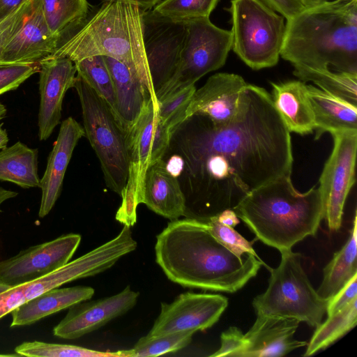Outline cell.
<instances>
[{"instance_id": "ab89813d", "label": "cell", "mask_w": 357, "mask_h": 357, "mask_svg": "<svg viewBox=\"0 0 357 357\" xmlns=\"http://www.w3.org/2000/svg\"><path fill=\"white\" fill-rule=\"evenodd\" d=\"M220 342V349L210 356L243 357L246 341L244 334L238 328L231 326L224 331L221 334Z\"/></svg>"}, {"instance_id": "f546056e", "label": "cell", "mask_w": 357, "mask_h": 357, "mask_svg": "<svg viewBox=\"0 0 357 357\" xmlns=\"http://www.w3.org/2000/svg\"><path fill=\"white\" fill-rule=\"evenodd\" d=\"M293 74L303 82H312L323 91L357 105V74L333 72L294 65Z\"/></svg>"}, {"instance_id": "7bdbcfd3", "label": "cell", "mask_w": 357, "mask_h": 357, "mask_svg": "<svg viewBox=\"0 0 357 357\" xmlns=\"http://www.w3.org/2000/svg\"><path fill=\"white\" fill-rule=\"evenodd\" d=\"M268 8L290 20L308 8L315 6L307 0H260Z\"/></svg>"}, {"instance_id": "d4e9b609", "label": "cell", "mask_w": 357, "mask_h": 357, "mask_svg": "<svg viewBox=\"0 0 357 357\" xmlns=\"http://www.w3.org/2000/svg\"><path fill=\"white\" fill-rule=\"evenodd\" d=\"M271 84L273 104L289 131L303 135L312 132L315 123L305 82L291 80Z\"/></svg>"}, {"instance_id": "e0dca14e", "label": "cell", "mask_w": 357, "mask_h": 357, "mask_svg": "<svg viewBox=\"0 0 357 357\" xmlns=\"http://www.w3.org/2000/svg\"><path fill=\"white\" fill-rule=\"evenodd\" d=\"M39 65L38 138L45 141L60 123L63 100L67 91L73 87L77 70L74 62L67 57L48 56Z\"/></svg>"}, {"instance_id": "8fae6325", "label": "cell", "mask_w": 357, "mask_h": 357, "mask_svg": "<svg viewBox=\"0 0 357 357\" xmlns=\"http://www.w3.org/2000/svg\"><path fill=\"white\" fill-rule=\"evenodd\" d=\"M333 149L319 178L324 204V219L328 229L338 231L342 225L347 195L355 183L357 130L331 133Z\"/></svg>"}, {"instance_id": "836d02e7", "label": "cell", "mask_w": 357, "mask_h": 357, "mask_svg": "<svg viewBox=\"0 0 357 357\" xmlns=\"http://www.w3.org/2000/svg\"><path fill=\"white\" fill-rule=\"evenodd\" d=\"M14 351L20 356L30 357H121L119 351L103 352L76 345L36 340L24 342Z\"/></svg>"}, {"instance_id": "44dd1931", "label": "cell", "mask_w": 357, "mask_h": 357, "mask_svg": "<svg viewBox=\"0 0 357 357\" xmlns=\"http://www.w3.org/2000/svg\"><path fill=\"white\" fill-rule=\"evenodd\" d=\"M84 135L83 127L73 117L70 116L61 122L57 139L47 158L46 169L40 178V218L45 217L51 211L59 197L73 151Z\"/></svg>"}, {"instance_id": "db71d44e", "label": "cell", "mask_w": 357, "mask_h": 357, "mask_svg": "<svg viewBox=\"0 0 357 357\" xmlns=\"http://www.w3.org/2000/svg\"><path fill=\"white\" fill-rule=\"evenodd\" d=\"M307 1L312 3L314 5H317V4H319L320 3H322V2L325 1H328V0H307Z\"/></svg>"}, {"instance_id": "d590c367", "label": "cell", "mask_w": 357, "mask_h": 357, "mask_svg": "<svg viewBox=\"0 0 357 357\" xmlns=\"http://www.w3.org/2000/svg\"><path fill=\"white\" fill-rule=\"evenodd\" d=\"M195 91V84L190 85L158 103V115L172 135L187 120L186 110Z\"/></svg>"}, {"instance_id": "c3c4849f", "label": "cell", "mask_w": 357, "mask_h": 357, "mask_svg": "<svg viewBox=\"0 0 357 357\" xmlns=\"http://www.w3.org/2000/svg\"><path fill=\"white\" fill-rule=\"evenodd\" d=\"M18 193L15 191L5 189L0 187V212H1V206L6 201L15 197Z\"/></svg>"}, {"instance_id": "4fadbf2b", "label": "cell", "mask_w": 357, "mask_h": 357, "mask_svg": "<svg viewBox=\"0 0 357 357\" xmlns=\"http://www.w3.org/2000/svg\"><path fill=\"white\" fill-rule=\"evenodd\" d=\"M80 241L70 233L21 250L0 261V280L13 288L46 275L69 262Z\"/></svg>"}, {"instance_id": "ba28073f", "label": "cell", "mask_w": 357, "mask_h": 357, "mask_svg": "<svg viewBox=\"0 0 357 357\" xmlns=\"http://www.w3.org/2000/svg\"><path fill=\"white\" fill-rule=\"evenodd\" d=\"M73 87L82 107L84 135L100 160L105 183L121 195L128 175L126 133L104 101L78 75Z\"/></svg>"}, {"instance_id": "d6986e66", "label": "cell", "mask_w": 357, "mask_h": 357, "mask_svg": "<svg viewBox=\"0 0 357 357\" xmlns=\"http://www.w3.org/2000/svg\"><path fill=\"white\" fill-rule=\"evenodd\" d=\"M59 43L47 26L39 0H33L22 26L3 50L0 63L39 62L51 55Z\"/></svg>"}, {"instance_id": "cb8c5ba5", "label": "cell", "mask_w": 357, "mask_h": 357, "mask_svg": "<svg viewBox=\"0 0 357 357\" xmlns=\"http://www.w3.org/2000/svg\"><path fill=\"white\" fill-rule=\"evenodd\" d=\"M94 289L88 286L54 288L20 305L10 312V327L33 324L79 302L89 300Z\"/></svg>"}, {"instance_id": "f35d334b", "label": "cell", "mask_w": 357, "mask_h": 357, "mask_svg": "<svg viewBox=\"0 0 357 357\" xmlns=\"http://www.w3.org/2000/svg\"><path fill=\"white\" fill-rule=\"evenodd\" d=\"M33 6V0H27L13 13L0 22V55L11 39L22 26Z\"/></svg>"}, {"instance_id": "681fc988", "label": "cell", "mask_w": 357, "mask_h": 357, "mask_svg": "<svg viewBox=\"0 0 357 357\" xmlns=\"http://www.w3.org/2000/svg\"><path fill=\"white\" fill-rule=\"evenodd\" d=\"M3 123H0V149L6 147L8 142V136L6 130L2 128Z\"/></svg>"}, {"instance_id": "f907efd6", "label": "cell", "mask_w": 357, "mask_h": 357, "mask_svg": "<svg viewBox=\"0 0 357 357\" xmlns=\"http://www.w3.org/2000/svg\"><path fill=\"white\" fill-rule=\"evenodd\" d=\"M6 112L7 110L5 105L0 102V121L5 118Z\"/></svg>"}, {"instance_id": "7dc6e473", "label": "cell", "mask_w": 357, "mask_h": 357, "mask_svg": "<svg viewBox=\"0 0 357 357\" xmlns=\"http://www.w3.org/2000/svg\"><path fill=\"white\" fill-rule=\"evenodd\" d=\"M102 2L117 1L137 6L142 10H151L162 0H100Z\"/></svg>"}, {"instance_id": "74e56055", "label": "cell", "mask_w": 357, "mask_h": 357, "mask_svg": "<svg viewBox=\"0 0 357 357\" xmlns=\"http://www.w3.org/2000/svg\"><path fill=\"white\" fill-rule=\"evenodd\" d=\"M40 70L39 62L31 63H0V95L17 89Z\"/></svg>"}, {"instance_id": "8d00e7d4", "label": "cell", "mask_w": 357, "mask_h": 357, "mask_svg": "<svg viewBox=\"0 0 357 357\" xmlns=\"http://www.w3.org/2000/svg\"><path fill=\"white\" fill-rule=\"evenodd\" d=\"M205 222L210 233L237 256L243 257L247 254H251L261 259L252 247L253 242L248 241L234 227L221 223L215 216Z\"/></svg>"}, {"instance_id": "83f0119b", "label": "cell", "mask_w": 357, "mask_h": 357, "mask_svg": "<svg viewBox=\"0 0 357 357\" xmlns=\"http://www.w3.org/2000/svg\"><path fill=\"white\" fill-rule=\"evenodd\" d=\"M356 220L355 214L346 243L323 270V279L317 292L324 300L328 301L357 274Z\"/></svg>"}, {"instance_id": "d6a6232c", "label": "cell", "mask_w": 357, "mask_h": 357, "mask_svg": "<svg viewBox=\"0 0 357 357\" xmlns=\"http://www.w3.org/2000/svg\"><path fill=\"white\" fill-rule=\"evenodd\" d=\"M195 332L177 331L158 335L141 337L129 350H120L121 357L158 356L174 353L187 347L192 341Z\"/></svg>"}, {"instance_id": "ac0fdd59", "label": "cell", "mask_w": 357, "mask_h": 357, "mask_svg": "<svg viewBox=\"0 0 357 357\" xmlns=\"http://www.w3.org/2000/svg\"><path fill=\"white\" fill-rule=\"evenodd\" d=\"M246 85L236 74L218 73L211 76L195 91L186 110L187 119L201 114L216 126L229 123L238 113L241 93Z\"/></svg>"}, {"instance_id": "9a60e30c", "label": "cell", "mask_w": 357, "mask_h": 357, "mask_svg": "<svg viewBox=\"0 0 357 357\" xmlns=\"http://www.w3.org/2000/svg\"><path fill=\"white\" fill-rule=\"evenodd\" d=\"M227 305V298L220 294H181L172 303H161L160 314L147 335L204 331L218 321Z\"/></svg>"}, {"instance_id": "f5cc1de1", "label": "cell", "mask_w": 357, "mask_h": 357, "mask_svg": "<svg viewBox=\"0 0 357 357\" xmlns=\"http://www.w3.org/2000/svg\"><path fill=\"white\" fill-rule=\"evenodd\" d=\"M12 357V356H20L19 354H0V357Z\"/></svg>"}, {"instance_id": "1f68e13d", "label": "cell", "mask_w": 357, "mask_h": 357, "mask_svg": "<svg viewBox=\"0 0 357 357\" xmlns=\"http://www.w3.org/2000/svg\"><path fill=\"white\" fill-rule=\"evenodd\" d=\"M74 63L77 75L104 101L119 123L114 83L103 56H89Z\"/></svg>"}, {"instance_id": "816d5d0a", "label": "cell", "mask_w": 357, "mask_h": 357, "mask_svg": "<svg viewBox=\"0 0 357 357\" xmlns=\"http://www.w3.org/2000/svg\"><path fill=\"white\" fill-rule=\"evenodd\" d=\"M9 289H10V287L8 285L4 284L0 280V294L6 291Z\"/></svg>"}, {"instance_id": "9c48e42d", "label": "cell", "mask_w": 357, "mask_h": 357, "mask_svg": "<svg viewBox=\"0 0 357 357\" xmlns=\"http://www.w3.org/2000/svg\"><path fill=\"white\" fill-rule=\"evenodd\" d=\"M185 22L187 33L179 62L171 78L155 92L158 103L222 67L231 49V31L218 27L209 17Z\"/></svg>"}, {"instance_id": "4dcf8cb0", "label": "cell", "mask_w": 357, "mask_h": 357, "mask_svg": "<svg viewBox=\"0 0 357 357\" xmlns=\"http://www.w3.org/2000/svg\"><path fill=\"white\" fill-rule=\"evenodd\" d=\"M357 323V298L316 327L303 356L325 349L346 335Z\"/></svg>"}, {"instance_id": "60d3db41", "label": "cell", "mask_w": 357, "mask_h": 357, "mask_svg": "<svg viewBox=\"0 0 357 357\" xmlns=\"http://www.w3.org/2000/svg\"><path fill=\"white\" fill-rule=\"evenodd\" d=\"M172 136V132L161 121L157 112L152 138L151 165L164 158L170 146Z\"/></svg>"}, {"instance_id": "3957f363", "label": "cell", "mask_w": 357, "mask_h": 357, "mask_svg": "<svg viewBox=\"0 0 357 357\" xmlns=\"http://www.w3.org/2000/svg\"><path fill=\"white\" fill-rule=\"evenodd\" d=\"M280 56L292 66L357 74V0H328L287 21Z\"/></svg>"}, {"instance_id": "52a82bcc", "label": "cell", "mask_w": 357, "mask_h": 357, "mask_svg": "<svg viewBox=\"0 0 357 357\" xmlns=\"http://www.w3.org/2000/svg\"><path fill=\"white\" fill-rule=\"evenodd\" d=\"M226 10L231 14L234 52L253 70L275 66L285 36L284 18L260 0H231Z\"/></svg>"}, {"instance_id": "4316f807", "label": "cell", "mask_w": 357, "mask_h": 357, "mask_svg": "<svg viewBox=\"0 0 357 357\" xmlns=\"http://www.w3.org/2000/svg\"><path fill=\"white\" fill-rule=\"evenodd\" d=\"M38 149L21 142L0 151V180L22 188H40L38 174Z\"/></svg>"}, {"instance_id": "b9f144b4", "label": "cell", "mask_w": 357, "mask_h": 357, "mask_svg": "<svg viewBox=\"0 0 357 357\" xmlns=\"http://www.w3.org/2000/svg\"><path fill=\"white\" fill-rule=\"evenodd\" d=\"M356 298H357V274L328 301L326 312L327 316L337 312Z\"/></svg>"}, {"instance_id": "603a6c76", "label": "cell", "mask_w": 357, "mask_h": 357, "mask_svg": "<svg viewBox=\"0 0 357 357\" xmlns=\"http://www.w3.org/2000/svg\"><path fill=\"white\" fill-rule=\"evenodd\" d=\"M102 56L114 83L119 123L127 135L151 98L133 70L119 60Z\"/></svg>"}, {"instance_id": "7c38bea8", "label": "cell", "mask_w": 357, "mask_h": 357, "mask_svg": "<svg viewBox=\"0 0 357 357\" xmlns=\"http://www.w3.org/2000/svg\"><path fill=\"white\" fill-rule=\"evenodd\" d=\"M157 107L149 98L134 126L126 135L128 175L120 195L121 204L116 219L132 227L137 222V208L142 202L145 178L151 165V146Z\"/></svg>"}, {"instance_id": "6da1fadb", "label": "cell", "mask_w": 357, "mask_h": 357, "mask_svg": "<svg viewBox=\"0 0 357 357\" xmlns=\"http://www.w3.org/2000/svg\"><path fill=\"white\" fill-rule=\"evenodd\" d=\"M183 123L175 142L188 181L192 218L207 221L234 209L261 185L291 176L290 132L264 88L247 84L238 113L227 124L216 126L201 114Z\"/></svg>"}, {"instance_id": "e575fe53", "label": "cell", "mask_w": 357, "mask_h": 357, "mask_svg": "<svg viewBox=\"0 0 357 357\" xmlns=\"http://www.w3.org/2000/svg\"><path fill=\"white\" fill-rule=\"evenodd\" d=\"M220 0H162L151 11L176 22L209 17Z\"/></svg>"}, {"instance_id": "7402d4cb", "label": "cell", "mask_w": 357, "mask_h": 357, "mask_svg": "<svg viewBox=\"0 0 357 357\" xmlns=\"http://www.w3.org/2000/svg\"><path fill=\"white\" fill-rule=\"evenodd\" d=\"M163 159L151 165L147 171L142 203L173 221L186 215V197L178 178L167 172Z\"/></svg>"}, {"instance_id": "ffe728a7", "label": "cell", "mask_w": 357, "mask_h": 357, "mask_svg": "<svg viewBox=\"0 0 357 357\" xmlns=\"http://www.w3.org/2000/svg\"><path fill=\"white\" fill-rule=\"evenodd\" d=\"M255 321L244 334L243 357H278L305 347V341L294 338L300 321L296 319L256 314Z\"/></svg>"}, {"instance_id": "8992f818", "label": "cell", "mask_w": 357, "mask_h": 357, "mask_svg": "<svg viewBox=\"0 0 357 357\" xmlns=\"http://www.w3.org/2000/svg\"><path fill=\"white\" fill-rule=\"evenodd\" d=\"M281 261L271 272L266 290L252 301L256 314L293 318L317 327L326 312L328 301L319 297L304 271L302 255L280 252Z\"/></svg>"}, {"instance_id": "7a4b0ae2", "label": "cell", "mask_w": 357, "mask_h": 357, "mask_svg": "<svg viewBox=\"0 0 357 357\" xmlns=\"http://www.w3.org/2000/svg\"><path fill=\"white\" fill-rule=\"evenodd\" d=\"M155 261L169 280L184 287L234 293L258 273L261 259L238 257L218 241L206 222L176 220L156 236Z\"/></svg>"}, {"instance_id": "bcb514c9", "label": "cell", "mask_w": 357, "mask_h": 357, "mask_svg": "<svg viewBox=\"0 0 357 357\" xmlns=\"http://www.w3.org/2000/svg\"><path fill=\"white\" fill-rule=\"evenodd\" d=\"M217 220L222 224L234 227L240 223L239 218L233 209H226L215 215Z\"/></svg>"}, {"instance_id": "ee69618b", "label": "cell", "mask_w": 357, "mask_h": 357, "mask_svg": "<svg viewBox=\"0 0 357 357\" xmlns=\"http://www.w3.org/2000/svg\"><path fill=\"white\" fill-rule=\"evenodd\" d=\"M27 0H0V22L13 13Z\"/></svg>"}, {"instance_id": "30bf717a", "label": "cell", "mask_w": 357, "mask_h": 357, "mask_svg": "<svg viewBox=\"0 0 357 357\" xmlns=\"http://www.w3.org/2000/svg\"><path fill=\"white\" fill-rule=\"evenodd\" d=\"M136 248L137 242L132 237L130 227L124 225L116 237L86 254L36 280L1 294L0 306L6 315L20 305L45 291L110 268Z\"/></svg>"}, {"instance_id": "2e32d148", "label": "cell", "mask_w": 357, "mask_h": 357, "mask_svg": "<svg viewBox=\"0 0 357 357\" xmlns=\"http://www.w3.org/2000/svg\"><path fill=\"white\" fill-rule=\"evenodd\" d=\"M139 295L128 285L112 296L76 303L68 308L63 319L54 326L53 334L59 338L74 340L96 331L132 309Z\"/></svg>"}, {"instance_id": "5bb4252c", "label": "cell", "mask_w": 357, "mask_h": 357, "mask_svg": "<svg viewBox=\"0 0 357 357\" xmlns=\"http://www.w3.org/2000/svg\"><path fill=\"white\" fill-rule=\"evenodd\" d=\"M143 40L152 84L155 92L174 74L187 33L185 22H176L142 12Z\"/></svg>"}, {"instance_id": "484cf974", "label": "cell", "mask_w": 357, "mask_h": 357, "mask_svg": "<svg viewBox=\"0 0 357 357\" xmlns=\"http://www.w3.org/2000/svg\"><path fill=\"white\" fill-rule=\"evenodd\" d=\"M307 89L314 114L316 139L326 132L357 130L356 105L312 85H307Z\"/></svg>"}, {"instance_id": "f1b7e54d", "label": "cell", "mask_w": 357, "mask_h": 357, "mask_svg": "<svg viewBox=\"0 0 357 357\" xmlns=\"http://www.w3.org/2000/svg\"><path fill=\"white\" fill-rule=\"evenodd\" d=\"M51 33L61 40L86 19L89 4L87 0H39ZM59 43V44H60Z\"/></svg>"}, {"instance_id": "277c9868", "label": "cell", "mask_w": 357, "mask_h": 357, "mask_svg": "<svg viewBox=\"0 0 357 357\" xmlns=\"http://www.w3.org/2000/svg\"><path fill=\"white\" fill-rule=\"evenodd\" d=\"M233 210L259 241L280 252L314 236L324 219L319 188L300 192L289 175L253 190Z\"/></svg>"}, {"instance_id": "f6af8a7d", "label": "cell", "mask_w": 357, "mask_h": 357, "mask_svg": "<svg viewBox=\"0 0 357 357\" xmlns=\"http://www.w3.org/2000/svg\"><path fill=\"white\" fill-rule=\"evenodd\" d=\"M165 166L169 174L178 178L184 167L183 160L178 154L173 155L167 162H165Z\"/></svg>"}, {"instance_id": "5b68a950", "label": "cell", "mask_w": 357, "mask_h": 357, "mask_svg": "<svg viewBox=\"0 0 357 357\" xmlns=\"http://www.w3.org/2000/svg\"><path fill=\"white\" fill-rule=\"evenodd\" d=\"M142 12L129 3L102 2L50 56L67 57L74 63L93 56L119 60L137 73L158 107L144 46Z\"/></svg>"}]
</instances>
